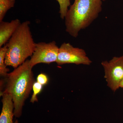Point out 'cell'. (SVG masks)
Wrapping results in <instances>:
<instances>
[{"mask_svg": "<svg viewBox=\"0 0 123 123\" xmlns=\"http://www.w3.org/2000/svg\"><path fill=\"white\" fill-rule=\"evenodd\" d=\"M2 96V106L0 115V123H18L17 120L13 121L14 116V105L12 98L10 95L2 92L0 93Z\"/></svg>", "mask_w": 123, "mask_h": 123, "instance_id": "obj_7", "label": "cell"}, {"mask_svg": "<svg viewBox=\"0 0 123 123\" xmlns=\"http://www.w3.org/2000/svg\"><path fill=\"white\" fill-rule=\"evenodd\" d=\"M43 86L37 82H35L33 84V93L30 99L31 102L34 103L37 102L38 98L37 95L40 93L43 89Z\"/></svg>", "mask_w": 123, "mask_h": 123, "instance_id": "obj_12", "label": "cell"}, {"mask_svg": "<svg viewBox=\"0 0 123 123\" xmlns=\"http://www.w3.org/2000/svg\"><path fill=\"white\" fill-rule=\"evenodd\" d=\"M56 62L59 65L67 64L89 65L92 62L84 49L75 47L69 43H64L59 47Z\"/></svg>", "mask_w": 123, "mask_h": 123, "instance_id": "obj_4", "label": "cell"}, {"mask_svg": "<svg viewBox=\"0 0 123 123\" xmlns=\"http://www.w3.org/2000/svg\"><path fill=\"white\" fill-rule=\"evenodd\" d=\"M102 0H74L64 19L66 31L74 38L79 31L89 26L102 10Z\"/></svg>", "mask_w": 123, "mask_h": 123, "instance_id": "obj_2", "label": "cell"}, {"mask_svg": "<svg viewBox=\"0 0 123 123\" xmlns=\"http://www.w3.org/2000/svg\"><path fill=\"white\" fill-rule=\"evenodd\" d=\"M15 0H0V22L3 21L6 14L14 6Z\"/></svg>", "mask_w": 123, "mask_h": 123, "instance_id": "obj_10", "label": "cell"}, {"mask_svg": "<svg viewBox=\"0 0 123 123\" xmlns=\"http://www.w3.org/2000/svg\"><path fill=\"white\" fill-rule=\"evenodd\" d=\"M32 68L29 64V60H26L8 73L5 78V89L2 92L10 95L12 97L14 105V114L16 118L21 116L25 101L35 82Z\"/></svg>", "mask_w": 123, "mask_h": 123, "instance_id": "obj_1", "label": "cell"}, {"mask_svg": "<svg viewBox=\"0 0 123 123\" xmlns=\"http://www.w3.org/2000/svg\"><path fill=\"white\" fill-rule=\"evenodd\" d=\"M48 77L43 73H41L37 77V82L43 86L45 85L48 82Z\"/></svg>", "mask_w": 123, "mask_h": 123, "instance_id": "obj_13", "label": "cell"}, {"mask_svg": "<svg viewBox=\"0 0 123 123\" xmlns=\"http://www.w3.org/2000/svg\"><path fill=\"white\" fill-rule=\"evenodd\" d=\"M59 5V13L62 19H64L70 5V0H56Z\"/></svg>", "mask_w": 123, "mask_h": 123, "instance_id": "obj_11", "label": "cell"}, {"mask_svg": "<svg viewBox=\"0 0 123 123\" xmlns=\"http://www.w3.org/2000/svg\"><path fill=\"white\" fill-rule=\"evenodd\" d=\"M21 23L18 19L0 22V48L8 42Z\"/></svg>", "mask_w": 123, "mask_h": 123, "instance_id": "obj_8", "label": "cell"}, {"mask_svg": "<svg viewBox=\"0 0 123 123\" xmlns=\"http://www.w3.org/2000/svg\"><path fill=\"white\" fill-rule=\"evenodd\" d=\"M120 88H123V80L121 82V84H120Z\"/></svg>", "mask_w": 123, "mask_h": 123, "instance_id": "obj_14", "label": "cell"}, {"mask_svg": "<svg viewBox=\"0 0 123 123\" xmlns=\"http://www.w3.org/2000/svg\"><path fill=\"white\" fill-rule=\"evenodd\" d=\"M30 24L29 21L21 23L6 44L7 48L5 59L6 66L16 68L33 55L36 43L33 39Z\"/></svg>", "mask_w": 123, "mask_h": 123, "instance_id": "obj_3", "label": "cell"}, {"mask_svg": "<svg viewBox=\"0 0 123 123\" xmlns=\"http://www.w3.org/2000/svg\"><path fill=\"white\" fill-rule=\"evenodd\" d=\"M105 72L104 77L108 86L114 92L120 88L123 80V56L114 57L110 61L101 63Z\"/></svg>", "mask_w": 123, "mask_h": 123, "instance_id": "obj_5", "label": "cell"}, {"mask_svg": "<svg viewBox=\"0 0 123 123\" xmlns=\"http://www.w3.org/2000/svg\"><path fill=\"white\" fill-rule=\"evenodd\" d=\"M6 45L0 48V75L5 78L8 74L9 69L5 63V59L7 51Z\"/></svg>", "mask_w": 123, "mask_h": 123, "instance_id": "obj_9", "label": "cell"}, {"mask_svg": "<svg viewBox=\"0 0 123 123\" xmlns=\"http://www.w3.org/2000/svg\"><path fill=\"white\" fill-rule=\"evenodd\" d=\"M102 0V1H105L106 0Z\"/></svg>", "mask_w": 123, "mask_h": 123, "instance_id": "obj_15", "label": "cell"}, {"mask_svg": "<svg viewBox=\"0 0 123 123\" xmlns=\"http://www.w3.org/2000/svg\"><path fill=\"white\" fill-rule=\"evenodd\" d=\"M59 50V47L55 41L36 43L34 51L29 60L30 66L33 68L38 64L56 62Z\"/></svg>", "mask_w": 123, "mask_h": 123, "instance_id": "obj_6", "label": "cell"}]
</instances>
